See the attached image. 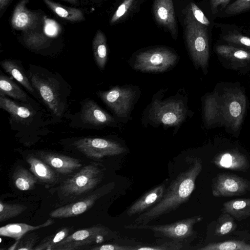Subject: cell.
<instances>
[{
	"label": "cell",
	"instance_id": "obj_32",
	"mask_svg": "<svg viewBox=\"0 0 250 250\" xmlns=\"http://www.w3.org/2000/svg\"><path fill=\"white\" fill-rule=\"evenodd\" d=\"M23 41L29 48L34 50H40L47 47L50 39L44 34L29 31L24 34Z\"/></svg>",
	"mask_w": 250,
	"mask_h": 250
},
{
	"label": "cell",
	"instance_id": "obj_3",
	"mask_svg": "<svg viewBox=\"0 0 250 250\" xmlns=\"http://www.w3.org/2000/svg\"><path fill=\"white\" fill-rule=\"evenodd\" d=\"M27 74L39 98L53 115L62 117L67 107L70 90L59 74L37 65H30Z\"/></svg>",
	"mask_w": 250,
	"mask_h": 250
},
{
	"label": "cell",
	"instance_id": "obj_27",
	"mask_svg": "<svg viewBox=\"0 0 250 250\" xmlns=\"http://www.w3.org/2000/svg\"><path fill=\"white\" fill-rule=\"evenodd\" d=\"M222 118L221 105L216 93L207 96L204 102V119L206 124L210 126Z\"/></svg>",
	"mask_w": 250,
	"mask_h": 250
},
{
	"label": "cell",
	"instance_id": "obj_40",
	"mask_svg": "<svg viewBox=\"0 0 250 250\" xmlns=\"http://www.w3.org/2000/svg\"><path fill=\"white\" fill-rule=\"evenodd\" d=\"M192 17L201 24L208 26L210 22L203 11L194 3L191 2L187 7V10Z\"/></svg>",
	"mask_w": 250,
	"mask_h": 250
},
{
	"label": "cell",
	"instance_id": "obj_1",
	"mask_svg": "<svg viewBox=\"0 0 250 250\" xmlns=\"http://www.w3.org/2000/svg\"><path fill=\"white\" fill-rule=\"evenodd\" d=\"M202 169L201 160L195 158L191 165L181 172L166 189L161 201L133 221L134 225L148 224L165 214L175 211L187 202L193 192L196 178Z\"/></svg>",
	"mask_w": 250,
	"mask_h": 250
},
{
	"label": "cell",
	"instance_id": "obj_43",
	"mask_svg": "<svg viewBox=\"0 0 250 250\" xmlns=\"http://www.w3.org/2000/svg\"><path fill=\"white\" fill-rule=\"evenodd\" d=\"M229 1V0H210L211 9L215 11L219 7L223 8Z\"/></svg>",
	"mask_w": 250,
	"mask_h": 250
},
{
	"label": "cell",
	"instance_id": "obj_9",
	"mask_svg": "<svg viewBox=\"0 0 250 250\" xmlns=\"http://www.w3.org/2000/svg\"><path fill=\"white\" fill-rule=\"evenodd\" d=\"M118 234L107 227L96 226L79 230L68 235L53 249L56 250H74L82 249L83 247L112 240L118 237Z\"/></svg>",
	"mask_w": 250,
	"mask_h": 250
},
{
	"label": "cell",
	"instance_id": "obj_29",
	"mask_svg": "<svg viewBox=\"0 0 250 250\" xmlns=\"http://www.w3.org/2000/svg\"><path fill=\"white\" fill-rule=\"evenodd\" d=\"M45 4L59 17L71 21L84 20L83 12L79 9L66 7L51 0H42Z\"/></svg>",
	"mask_w": 250,
	"mask_h": 250
},
{
	"label": "cell",
	"instance_id": "obj_10",
	"mask_svg": "<svg viewBox=\"0 0 250 250\" xmlns=\"http://www.w3.org/2000/svg\"><path fill=\"white\" fill-rule=\"evenodd\" d=\"M102 171L97 166L89 164L66 180L61 186L65 196H78L94 188L101 181Z\"/></svg>",
	"mask_w": 250,
	"mask_h": 250
},
{
	"label": "cell",
	"instance_id": "obj_20",
	"mask_svg": "<svg viewBox=\"0 0 250 250\" xmlns=\"http://www.w3.org/2000/svg\"><path fill=\"white\" fill-rule=\"evenodd\" d=\"M97 198L98 195H91L74 203L53 210L49 215L54 218H64L79 215L91 208Z\"/></svg>",
	"mask_w": 250,
	"mask_h": 250
},
{
	"label": "cell",
	"instance_id": "obj_36",
	"mask_svg": "<svg viewBox=\"0 0 250 250\" xmlns=\"http://www.w3.org/2000/svg\"><path fill=\"white\" fill-rule=\"evenodd\" d=\"M183 244L168 240L150 244H138L134 246L135 250H179Z\"/></svg>",
	"mask_w": 250,
	"mask_h": 250
},
{
	"label": "cell",
	"instance_id": "obj_11",
	"mask_svg": "<svg viewBox=\"0 0 250 250\" xmlns=\"http://www.w3.org/2000/svg\"><path fill=\"white\" fill-rule=\"evenodd\" d=\"M74 145L86 156L96 159L118 155L127 151L126 148L119 142L101 138H83L76 141Z\"/></svg>",
	"mask_w": 250,
	"mask_h": 250
},
{
	"label": "cell",
	"instance_id": "obj_4",
	"mask_svg": "<svg viewBox=\"0 0 250 250\" xmlns=\"http://www.w3.org/2000/svg\"><path fill=\"white\" fill-rule=\"evenodd\" d=\"M33 104L31 102L19 103L0 95V107L9 113L11 128L17 130L41 129L47 125L42 111Z\"/></svg>",
	"mask_w": 250,
	"mask_h": 250
},
{
	"label": "cell",
	"instance_id": "obj_8",
	"mask_svg": "<svg viewBox=\"0 0 250 250\" xmlns=\"http://www.w3.org/2000/svg\"><path fill=\"white\" fill-rule=\"evenodd\" d=\"M203 217L197 215L180 220L173 223L164 225H125L124 228L131 229H147L153 233L156 237L166 238L183 244L189 242L196 235L194 226L201 221Z\"/></svg>",
	"mask_w": 250,
	"mask_h": 250
},
{
	"label": "cell",
	"instance_id": "obj_25",
	"mask_svg": "<svg viewBox=\"0 0 250 250\" xmlns=\"http://www.w3.org/2000/svg\"><path fill=\"white\" fill-rule=\"evenodd\" d=\"M53 220L48 219L43 224L33 226L25 223L10 224L2 226L0 229V236L20 240L29 231L45 227L54 224Z\"/></svg>",
	"mask_w": 250,
	"mask_h": 250
},
{
	"label": "cell",
	"instance_id": "obj_30",
	"mask_svg": "<svg viewBox=\"0 0 250 250\" xmlns=\"http://www.w3.org/2000/svg\"><path fill=\"white\" fill-rule=\"evenodd\" d=\"M13 178L16 187L23 191L32 189L37 182V178L35 175L21 167L15 171Z\"/></svg>",
	"mask_w": 250,
	"mask_h": 250
},
{
	"label": "cell",
	"instance_id": "obj_31",
	"mask_svg": "<svg viewBox=\"0 0 250 250\" xmlns=\"http://www.w3.org/2000/svg\"><path fill=\"white\" fill-rule=\"evenodd\" d=\"M198 249L201 250H250V244L243 241L228 240L218 243H210Z\"/></svg>",
	"mask_w": 250,
	"mask_h": 250
},
{
	"label": "cell",
	"instance_id": "obj_14",
	"mask_svg": "<svg viewBox=\"0 0 250 250\" xmlns=\"http://www.w3.org/2000/svg\"><path fill=\"white\" fill-rule=\"evenodd\" d=\"M80 118L82 123L90 127H114L117 119L102 109L92 100H86L82 104Z\"/></svg>",
	"mask_w": 250,
	"mask_h": 250
},
{
	"label": "cell",
	"instance_id": "obj_21",
	"mask_svg": "<svg viewBox=\"0 0 250 250\" xmlns=\"http://www.w3.org/2000/svg\"><path fill=\"white\" fill-rule=\"evenodd\" d=\"M1 66L19 83L21 84L29 92L37 98L38 94L31 84L25 71L20 62L13 60H5L1 62Z\"/></svg>",
	"mask_w": 250,
	"mask_h": 250
},
{
	"label": "cell",
	"instance_id": "obj_22",
	"mask_svg": "<svg viewBox=\"0 0 250 250\" xmlns=\"http://www.w3.org/2000/svg\"><path fill=\"white\" fill-rule=\"evenodd\" d=\"M217 53L234 64L243 66L250 62V51L231 45L216 46Z\"/></svg>",
	"mask_w": 250,
	"mask_h": 250
},
{
	"label": "cell",
	"instance_id": "obj_26",
	"mask_svg": "<svg viewBox=\"0 0 250 250\" xmlns=\"http://www.w3.org/2000/svg\"><path fill=\"white\" fill-rule=\"evenodd\" d=\"M222 211L241 221L250 217V198L235 199L225 202Z\"/></svg>",
	"mask_w": 250,
	"mask_h": 250
},
{
	"label": "cell",
	"instance_id": "obj_6",
	"mask_svg": "<svg viewBox=\"0 0 250 250\" xmlns=\"http://www.w3.org/2000/svg\"><path fill=\"white\" fill-rule=\"evenodd\" d=\"M186 39L190 58L196 68L203 70L208 66L209 43L206 26L195 20L186 11Z\"/></svg>",
	"mask_w": 250,
	"mask_h": 250
},
{
	"label": "cell",
	"instance_id": "obj_15",
	"mask_svg": "<svg viewBox=\"0 0 250 250\" xmlns=\"http://www.w3.org/2000/svg\"><path fill=\"white\" fill-rule=\"evenodd\" d=\"M28 0H22L15 8L11 18L13 28L26 32L34 29L40 23L39 15L26 8V4Z\"/></svg>",
	"mask_w": 250,
	"mask_h": 250
},
{
	"label": "cell",
	"instance_id": "obj_24",
	"mask_svg": "<svg viewBox=\"0 0 250 250\" xmlns=\"http://www.w3.org/2000/svg\"><path fill=\"white\" fill-rule=\"evenodd\" d=\"M0 95L9 96L22 103H31L28 95L12 79L2 73L0 74Z\"/></svg>",
	"mask_w": 250,
	"mask_h": 250
},
{
	"label": "cell",
	"instance_id": "obj_16",
	"mask_svg": "<svg viewBox=\"0 0 250 250\" xmlns=\"http://www.w3.org/2000/svg\"><path fill=\"white\" fill-rule=\"evenodd\" d=\"M166 189L165 185L163 184L145 193L129 207L126 212L127 215L132 217L151 208L161 201Z\"/></svg>",
	"mask_w": 250,
	"mask_h": 250
},
{
	"label": "cell",
	"instance_id": "obj_19",
	"mask_svg": "<svg viewBox=\"0 0 250 250\" xmlns=\"http://www.w3.org/2000/svg\"><path fill=\"white\" fill-rule=\"evenodd\" d=\"M155 18L158 23L167 28L174 38L177 29L172 0H155L153 5Z\"/></svg>",
	"mask_w": 250,
	"mask_h": 250
},
{
	"label": "cell",
	"instance_id": "obj_18",
	"mask_svg": "<svg viewBox=\"0 0 250 250\" xmlns=\"http://www.w3.org/2000/svg\"><path fill=\"white\" fill-rule=\"evenodd\" d=\"M219 168L238 171H246L249 167L247 157L235 149L227 150L217 154L212 160Z\"/></svg>",
	"mask_w": 250,
	"mask_h": 250
},
{
	"label": "cell",
	"instance_id": "obj_5",
	"mask_svg": "<svg viewBox=\"0 0 250 250\" xmlns=\"http://www.w3.org/2000/svg\"><path fill=\"white\" fill-rule=\"evenodd\" d=\"M140 94L139 87L132 85H116L98 96L121 122H126Z\"/></svg>",
	"mask_w": 250,
	"mask_h": 250
},
{
	"label": "cell",
	"instance_id": "obj_33",
	"mask_svg": "<svg viewBox=\"0 0 250 250\" xmlns=\"http://www.w3.org/2000/svg\"><path fill=\"white\" fill-rule=\"evenodd\" d=\"M234 218L228 213H223L218 217L215 229V234L218 236L228 235L236 229Z\"/></svg>",
	"mask_w": 250,
	"mask_h": 250
},
{
	"label": "cell",
	"instance_id": "obj_7",
	"mask_svg": "<svg viewBox=\"0 0 250 250\" xmlns=\"http://www.w3.org/2000/svg\"><path fill=\"white\" fill-rule=\"evenodd\" d=\"M179 61L178 55L171 49L159 47L141 51L130 61L135 70L149 73H160L172 69Z\"/></svg>",
	"mask_w": 250,
	"mask_h": 250
},
{
	"label": "cell",
	"instance_id": "obj_13",
	"mask_svg": "<svg viewBox=\"0 0 250 250\" xmlns=\"http://www.w3.org/2000/svg\"><path fill=\"white\" fill-rule=\"evenodd\" d=\"M250 190V182L236 175L220 173L212 181V192L215 197L242 195Z\"/></svg>",
	"mask_w": 250,
	"mask_h": 250
},
{
	"label": "cell",
	"instance_id": "obj_2",
	"mask_svg": "<svg viewBox=\"0 0 250 250\" xmlns=\"http://www.w3.org/2000/svg\"><path fill=\"white\" fill-rule=\"evenodd\" d=\"M166 90L162 89L153 96L143 113L142 124L147 126H162L178 129L190 115L187 95L177 92L164 99Z\"/></svg>",
	"mask_w": 250,
	"mask_h": 250
},
{
	"label": "cell",
	"instance_id": "obj_42",
	"mask_svg": "<svg viewBox=\"0 0 250 250\" xmlns=\"http://www.w3.org/2000/svg\"><path fill=\"white\" fill-rule=\"evenodd\" d=\"M36 237L35 236H31V237L28 236L22 239L20 243L17 242L13 245H16L14 250H33V247L36 243Z\"/></svg>",
	"mask_w": 250,
	"mask_h": 250
},
{
	"label": "cell",
	"instance_id": "obj_41",
	"mask_svg": "<svg viewBox=\"0 0 250 250\" xmlns=\"http://www.w3.org/2000/svg\"><path fill=\"white\" fill-rule=\"evenodd\" d=\"M93 250H135L134 247L123 244H105L90 249Z\"/></svg>",
	"mask_w": 250,
	"mask_h": 250
},
{
	"label": "cell",
	"instance_id": "obj_35",
	"mask_svg": "<svg viewBox=\"0 0 250 250\" xmlns=\"http://www.w3.org/2000/svg\"><path fill=\"white\" fill-rule=\"evenodd\" d=\"M69 229L65 228L55 234L44 239L34 249L36 250H52L61 241L68 235Z\"/></svg>",
	"mask_w": 250,
	"mask_h": 250
},
{
	"label": "cell",
	"instance_id": "obj_12",
	"mask_svg": "<svg viewBox=\"0 0 250 250\" xmlns=\"http://www.w3.org/2000/svg\"><path fill=\"white\" fill-rule=\"evenodd\" d=\"M222 118L233 130L240 127L246 110L245 96L239 91H228L220 104Z\"/></svg>",
	"mask_w": 250,
	"mask_h": 250
},
{
	"label": "cell",
	"instance_id": "obj_17",
	"mask_svg": "<svg viewBox=\"0 0 250 250\" xmlns=\"http://www.w3.org/2000/svg\"><path fill=\"white\" fill-rule=\"evenodd\" d=\"M41 159L57 172L69 174L82 167L80 161L67 156L46 151H39Z\"/></svg>",
	"mask_w": 250,
	"mask_h": 250
},
{
	"label": "cell",
	"instance_id": "obj_45",
	"mask_svg": "<svg viewBox=\"0 0 250 250\" xmlns=\"http://www.w3.org/2000/svg\"><path fill=\"white\" fill-rule=\"evenodd\" d=\"M64 1L68 2L69 3H72V4H78L79 2L78 0H63Z\"/></svg>",
	"mask_w": 250,
	"mask_h": 250
},
{
	"label": "cell",
	"instance_id": "obj_37",
	"mask_svg": "<svg viewBox=\"0 0 250 250\" xmlns=\"http://www.w3.org/2000/svg\"><path fill=\"white\" fill-rule=\"evenodd\" d=\"M227 42L250 51V38L237 33H230L223 37Z\"/></svg>",
	"mask_w": 250,
	"mask_h": 250
},
{
	"label": "cell",
	"instance_id": "obj_28",
	"mask_svg": "<svg viewBox=\"0 0 250 250\" xmlns=\"http://www.w3.org/2000/svg\"><path fill=\"white\" fill-rule=\"evenodd\" d=\"M92 48L95 62L101 70L106 65L108 53L106 38L101 30H98L92 42Z\"/></svg>",
	"mask_w": 250,
	"mask_h": 250
},
{
	"label": "cell",
	"instance_id": "obj_34",
	"mask_svg": "<svg viewBox=\"0 0 250 250\" xmlns=\"http://www.w3.org/2000/svg\"><path fill=\"white\" fill-rule=\"evenodd\" d=\"M27 207L19 204H7L0 202V222L15 217L24 211Z\"/></svg>",
	"mask_w": 250,
	"mask_h": 250
},
{
	"label": "cell",
	"instance_id": "obj_39",
	"mask_svg": "<svg viewBox=\"0 0 250 250\" xmlns=\"http://www.w3.org/2000/svg\"><path fill=\"white\" fill-rule=\"evenodd\" d=\"M250 9V0H236L229 4L225 11L228 15H233L243 12Z\"/></svg>",
	"mask_w": 250,
	"mask_h": 250
},
{
	"label": "cell",
	"instance_id": "obj_23",
	"mask_svg": "<svg viewBox=\"0 0 250 250\" xmlns=\"http://www.w3.org/2000/svg\"><path fill=\"white\" fill-rule=\"evenodd\" d=\"M26 160L32 173L41 182L51 184L57 180L56 174L52 167L42 160L33 155L28 156Z\"/></svg>",
	"mask_w": 250,
	"mask_h": 250
},
{
	"label": "cell",
	"instance_id": "obj_44",
	"mask_svg": "<svg viewBox=\"0 0 250 250\" xmlns=\"http://www.w3.org/2000/svg\"><path fill=\"white\" fill-rule=\"evenodd\" d=\"M10 0H0V10H2L7 5Z\"/></svg>",
	"mask_w": 250,
	"mask_h": 250
},
{
	"label": "cell",
	"instance_id": "obj_38",
	"mask_svg": "<svg viewBox=\"0 0 250 250\" xmlns=\"http://www.w3.org/2000/svg\"><path fill=\"white\" fill-rule=\"evenodd\" d=\"M136 0H124L112 15L110 23L114 24L123 18L132 7Z\"/></svg>",
	"mask_w": 250,
	"mask_h": 250
}]
</instances>
